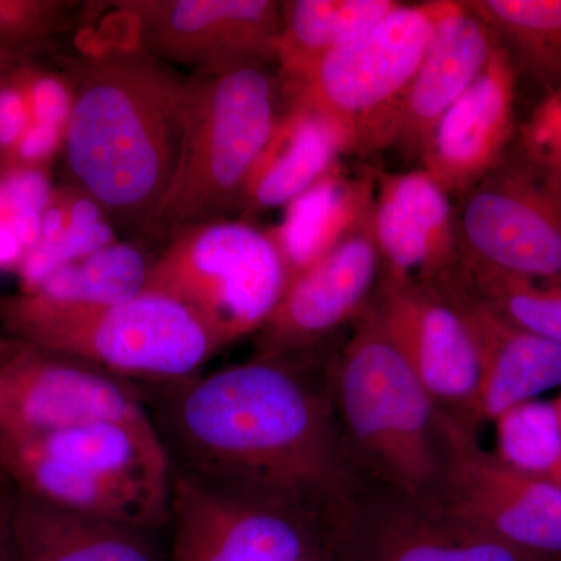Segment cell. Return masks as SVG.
I'll list each match as a JSON object with an SVG mask.
<instances>
[{
    "label": "cell",
    "instance_id": "obj_1",
    "mask_svg": "<svg viewBox=\"0 0 561 561\" xmlns=\"http://www.w3.org/2000/svg\"><path fill=\"white\" fill-rule=\"evenodd\" d=\"M298 356H254L160 386L149 409L171 471L214 496L297 516L324 535L370 481L321 376Z\"/></svg>",
    "mask_w": 561,
    "mask_h": 561
},
{
    "label": "cell",
    "instance_id": "obj_2",
    "mask_svg": "<svg viewBox=\"0 0 561 561\" xmlns=\"http://www.w3.org/2000/svg\"><path fill=\"white\" fill-rule=\"evenodd\" d=\"M73 69L69 171L105 216L144 228L175 173L190 76L138 47L84 55Z\"/></svg>",
    "mask_w": 561,
    "mask_h": 561
},
{
    "label": "cell",
    "instance_id": "obj_3",
    "mask_svg": "<svg viewBox=\"0 0 561 561\" xmlns=\"http://www.w3.org/2000/svg\"><path fill=\"white\" fill-rule=\"evenodd\" d=\"M339 423L368 481L421 507L442 468V409L370 305L327 365Z\"/></svg>",
    "mask_w": 561,
    "mask_h": 561
},
{
    "label": "cell",
    "instance_id": "obj_4",
    "mask_svg": "<svg viewBox=\"0 0 561 561\" xmlns=\"http://www.w3.org/2000/svg\"><path fill=\"white\" fill-rule=\"evenodd\" d=\"M287 111L273 62L194 70L175 173L144 230L171 238L239 210L251 172Z\"/></svg>",
    "mask_w": 561,
    "mask_h": 561
},
{
    "label": "cell",
    "instance_id": "obj_5",
    "mask_svg": "<svg viewBox=\"0 0 561 561\" xmlns=\"http://www.w3.org/2000/svg\"><path fill=\"white\" fill-rule=\"evenodd\" d=\"M456 0L401 3L357 38L331 51L297 83L289 106L308 110L339 131L345 153L393 146L398 114L435 25Z\"/></svg>",
    "mask_w": 561,
    "mask_h": 561
},
{
    "label": "cell",
    "instance_id": "obj_6",
    "mask_svg": "<svg viewBox=\"0 0 561 561\" xmlns=\"http://www.w3.org/2000/svg\"><path fill=\"white\" fill-rule=\"evenodd\" d=\"M22 320L62 356L157 386L192 378L228 345L201 313L150 291L103 306L54 305L36 297L22 308Z\"/></svg>",
    "mask_w": 561,
    "mask_h": 561
},
{
    "label": "cell",
    "instance_id": "obj_7",
    "mask_svg": "<svg viewBox=\"0 0 561 561\" xmlns=\"http://www.w3.org/2000/svg\"><path fill=\"white\" fill-rule=\"evenodd\" d=\"M151 261L144 291L201 313L230 343L257 332L289 284L272 231L245 220H213L173 232Z\"/></svg>",
    "mask_w": 561,
    "mask_h": 561
},
{
    "label": "cell",
    "instance_id": "obj_8",
    "mask_svg": "<svg viewBox=\"0 0 561 561\" xmlns=\"http://www.w3.org/2000/svg\"><path fill=\"white\" fill-rule=\"evenodd\" d=\"M442 468L430 508L540 556L561 559V489L516 470L442 411Z\"/></svg>",
    "mask_w": 561,
    "mask_h": 561
},
{
    "label": "cell",
    "instance_id": "obj_9",
    "mask_svg": "<svg viewBox=\"0 0 561 561\" xmlns=\"http://www.w3.org/2000/svg\"><path fill=\"white\" fill-rule=\"evenodd\" d=\"M454 208L459 260L561 284L559 181L505 157Z\"/></svg>",
    "mask_w": 561,
    "mask_h": 561
},
{
    "label": "cell",
    "instance_id": "obj_10",
    "mask_svg": "<svg viewBox=\"0 0 561 561\" xmlns=\"http://www.w3.org/2000/svg\"><path fill=\"white\" fill-rule=\"evenodd\" d=\"M138 49L194 70L276 62L279 2L272 0H127Z\"/></svg>",
    "mask_w": 561,
    "mask_h": 561
},
{
    "label": "cell",
    "instance_id": "obj_11",
    "mask_svg": "<svg viewBox=\"0 0 561 561\" xmlns=\"http://www.w3.org/2000/svg\"><path fill=\"white\" fill-rule=\"evenodd\" d=\"M371 306L424 389L461 421L478 391V343L448 276L430 284L379 283Z\"/></svg>",
    "mask_w": 561,
    "mask_h": 561
},
{
    "label": "cell",
    "instance_id": "obj_12",
    "mask_svg": "<svg viewBox=\"0 0 561 561\" xmlns=\"http://www.w3.org/2000/svg\"><path fill=\"white\" fill-rule=\"evenodd\" d=\"M373 197V195H371ZM381 278L371 202L319 261L295 276L256 332V356H298L370 305Z\"/></svg>",
    "mask_w": 561,
    "mask_h": 561
},
{
    "label": "cell",
    "instance_id": "obj_13",
    "mask_svg": "<svg viewBox=\"0 0 561 561\" xmlns=\"http://www.w3.org/2000/svg\"><path fill=\"white\" fill-rule=\"evenodd\" d=\"M150 419L139 390L84 362L24 359L0 370V440H28L92 421Z\"/></svg>",
    "mask_w": 561,
    "mask_h": 561
},
{
    "label": "cell",
    "instance_id": "obj_14",
    "mask_svg": "<svg viewBox=\"0 0 561 561\" xmlns=\"http://www.w3.org/2000/svg\"><path fill=\"white\" fill-rule=\"evenodd\" d=\"M381 490L376 500L370 483L359 508L328 535L330 561H561L524 551Z\"/></svg>",
    "mask_w": 561,
    "mask_h": 561
},
{
    "label": "cell",
    "instance_id": "obj_15",
    "mask_svg": "<svg viewBox=\"0 0 561 561\" xmlns=\"http://www.w3.org/2000/svg\"><path fill=\"white\" fill-rule=\"evenodd\" d=\"M169 561H311L327 541L287 513L214 496L172 472Z\"/></svg>",
    "mask_w": 561,
    "mask_h": 561
},
{
    "label": "cell",
    "instance_id": "obj_16",
    "mask_svg": "<svg viewBox=\"0 0 561 561\" xmlns=\"http://www.w3.org/2000/svg\"><path fill=\"white\" fill-rule=\"evenodd\" d=\"M518 70L497 41L481 76L438 119L420 149L421 171L460 198L507 157L516 135Z\"/></svg>",
    "mask_w": 561,
    "mask_h": 561
},
{
    "label": "cell",
    "instance_id": "obj_17",
    "mask_svg": "<svg viewBox=\"0 0 561 561\" xmlns=\"http://www.w3.org/2000/svg\"><path fill=\"white\" fill-rule=\"evenodd\" d=\"M371 176V228L381 257L379 283L408 286L445 278L459 257L451 197L424 171Z\"/></svg>",
    "mask_w": 561,
    "mask_h": 561
},
{
    "label": "cell",
    "instance_id": "obj_18",
    "mask_svg": "<svg viewBox=\"0 0 561 561\" xmlns=\"http://www.w3.org/2000/svg\"><path fill=\"white\" fill-rule=\"evenodd\" d=\"M478 343L481 376L467 415L468 430L494 423L502 413L540 394L561 389V345L508 323L474 300L448 275Z\"/></svg>",
    "mask_w": 561,
    "mask_h": 561
},
{
    "label": "cell",
    "instance_id": "obj_19",
    "mask_svg": "<svg viewBox=\"0 0 561 561\" xmlns=\"http://www.w3.org/2000/svg\"><path fill=\"white\" fill-rule=\"evenodd\" d=\"M497 38L467 5L456 0L438 21L430 46L409 84L394 127L393 146L419 157L438 119L481 76Z\"/></svg>",
    "mask_w": 561,
    "mask_h": 561
},
{
    "label": "cell",
    "instance_id": "obj_20",
    "mask_svg": "<svg viewBox=\"0 0 561 561\" xmlns=\"http://www.w3.org/2000/svg\"><path fill=\"white\" fill-rule=\"evenodd\" d=\"M153 531L32 496L14 516L5 561H169Z\"/></svg>",
    "mask_w": 561,
    "mask_h": 561
},
{
    "label": "cell",
    "instance_id": "obj_21",
    "mask_svg": "<svg viewBox=\"0 0 561 561\" xmlns=\"http://www.w3.org/2000/svg\"><path fill=\"white\" fill-rule=\"evenodd\" d=\"M341 135L311 111L289 106L243 191L242 216L289 206L337 168Z\"/></svg>",
    "mask_w": 561,
    "mask_h": 561
},
{
    "label": "cell",
    "instance_id": "obj_22",
    "mask_svg": "<svg viewBox=\"0 0 561 561\" xmlns=\"http://www.w3.org/2000/svg\"><path fill=\"white\" fill-rule=\"evenodd\" d=\"M397 0H290L279 2L276 66L284 87L297 83L327 55L397 10Z\"/></svg>",
    "mask_w": 561,
    "mask_h": 561
},
{
    "label": "cell",
    "instance_id": "obj_23",
    "mask_svg": "<svg viewBox=\"0 0 561 561\" xmlns=\"http://www.w3.org/2000/svg\"><path fill=\"white\" fill-rule=\"evenodd\" d=\"M370 172L357 180L328 173L312 190L291 202L286 220L272 231L289 271V283L319 261L370 205ZM289 286V284H287Z\"/></svg>",
    "mask_w": 561,
    "mask_h": 561
},
{
    "label": "cell",
    "instance_id": "obj_24",
    "mask_svg": "<svg viewBox=\"0 0 561 561\" xmlns=\"http://www.w3.org/2000/svg\"><path fill=\"white\" fill-rule=\"evenodd\" d=\"M467 5L548 92L561 88V0H467Z\"/></svg>",
    "mask_w": 561,
    "mask_h": 561
},
{
    "label": "cell",
    "instance_id": "obj_25",
    "mask_svg": "<svg viewBox=\"0 0 561 561\" xmlns=\"http://www.w3.org/2000/svg\"><path fill=\"white\" fill-rule=\"evenodd\" d=\"M150 267L135 245L113 242L51 273L36 297L54 305H117L142 294Z\"/></svg>",
    "mask_w": 561,
    "mask_h": 561
},
{
    "label": "cell",
    "instance_id": "obj_26",
    "mask_svg": "<svg viewBox=\"0 0 561 561\" xmlns=\"http://www.w3.org/2000/svg\"><path fill=\"white\" fill-rule=\"evenodd\" d=\"M454 279L508 323L561 345V284L526 278L457 257Z\"/></svg>",
    "mask_w": 561,
    "mask_h": 561
},
{
    "label": "cell",
    "instance_id": "obj_27",
    "mask_svg": "<svg viewBox=\"0 0 561 561\" xmlns=\"http://www.w3.org/2000/svg\"><path fill=\"white\" fill-rule=\"evenodd\" d=\"M496 453L516 470L561 489V426L553 401L534 400L494 420Z\"/></svg>",
    "mask_w": 561,
    "mask_h": 561
},
{
    "label": "cell",
    "instance_id": "obj_28",
    "mask_svg": "<svg viewBox=\"0 0 561 561\" xmlns=\"http://www.w3.org/2000/svg\"><path fill=\"white\" fill-rule=\"evenodd\" d=\"M102 210L83 194L69 210V227L51 245H36L24 264V276L28 284L39 287L51 273L60 271L70 262L81 260L102 247L113 243L108 225L101 220Z\"/></svg>",
    "mask_w": 561,
    "mask_h": 561
},
{
    "label": "cell",
    "instance_id": "obj_29",
    "mask_svg": "<svg viewBox=\"0 0 561 561\" xmlns=\"http://www.w3.org/2000/svg\"><path fill=\"white\" fill-rule=\"evenodd\" d=\"M516 133L518 157L561 183V88L549 91Z\"/></svg>",
    "mask_w": 561,
    "mask_h": 561
},
{
    "label": "cell",
    "instance_id": "obj_30",
    "mask_svg": "<svg viewBox=\"0 0 561 561\" xmlns=\"http://www.w3.org/2000/svg\"><path fill=\"white\" fill-rule=\"evenodd\" d=\"M32 111L36 122L62 127L69 119L70 91L61 81L41 79L32 88Z\"/></svg>",
    "mask_w": 561,
    "mask_h": 561
},
{
    "label": "cell",
    "instance_id": "obj_31",
    "mask_svg": "<svg viewBox=\"0 0 561 561\" xmlns=\"http://www.w3.org/2000/svg\"><path fill=\"white\" fill-rule=\"evenodd\" d=\"M46 180L36 172H22L5 186L7 202L18 214L41 213L47 203Z\"/></svg>",
    "mask_w": 561,
    "mask_h": 561
},
{
    "label": "cell",
    "instance_id": "obj_32",
    "mask_svg": "<svg viewBox=\"0 0 561 561\" xmlns=\"http://www.w3.org/2000/svg\"><path fill=\"white\" fill-rule=\"evenodd\" d=\"M27 110L16 90L0 91V146H11L27 130Z\"/></svg>",
    "mask_w": 561,
    "mask_h": 561
},
{
    "label": "cell",
    "instance_id": "obj_33",
    "mask_svg": "<svg viewBox=\"0 0 561 561\" xmlns=\"http://www.w3.org/2000/svg\"><path fill=\"white\" fill-rule=\"evenodd\" d=\"M60 127L35 121L32 125H28L27 130L21 136V157L28 161L49 157L51 151L57 149L58 144H60Z\"/></svg>",
    "mask_w": 561,
    "mask_h": 561
},
{
    "label": "cell",
    "instance_id": "obj_34",
    "mask_svg": "<svg viewBox=\"0 0 561 561\" xmlns=\"http://www.w3.org/2000/svg\"><path fill=\"white\" fill-rule=\"evenodd\" d=\"M43 217L38 213L18 214L13 224V232L18 241L27 247H36L41 238Z\"/></svg>",
    "mask_w": 561,
    "mask_h": 561
},
{
    "label": "cell",
    "instance_id": "obj_35",
    "mask_svg": "<svg viewBox=\"0 0 561 561\" xmlns=\"http://www.w3.org/2000/svg\"><path fill=\"white\" fill-rule=\"evenodd\" d=\"M18 251H20V241L13 230L0 225V264L13 261L18 256Z\"/></svg>",
    "mask_w": 561,
    "mask_h": 561
},
{
    "label": "cell",
    "instance_id": "obj_36",
    "mask_svg": "<svg viewBox=\"0 0 561 561\" xmlns=\"http://www.w3.org/2000/svg\"><path fill=\"white\" fill-rule=\"evenodd\" d=\"M553 401V405H556L557 415H559L560 426H561V393Z\"/></svg>",
    "mask_w": 561,
    "mask_h": 561
},
{
    "label": "cell",
    "instance_id": "obj_37",
    "mask_svg": "<svg viewBox=\"0 0 561 561\" xmlns=\"http://www.w3.org/2000/svg\"><path fill=\"white\" fill-rule=\"evenodd\" d=\"M0 561H5V541H3L2 535H0Z\"/></svg>",
    "mask_w": 561,
    "mask_h": 561
},
{
    "label": "cell",
    "instance_id": "obj_38",
    "mask_svg": "<svg viewBox=\"0 0 561 561\" xmlns=\"http://www.w3.org/2000/svg\"><path fill=\"white\" fill-rule=\"evenodd\" d=\"M324 556H327V553H324ZM321 557H323V556H321ZM317 559H320V557H317ZM317 559H313V560H317ZM313 560H311V561H313Z\"/></svg>",
    "mask_w": 561,
    "mask_h": 561
}]
</instances>
